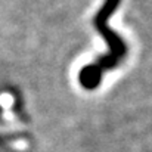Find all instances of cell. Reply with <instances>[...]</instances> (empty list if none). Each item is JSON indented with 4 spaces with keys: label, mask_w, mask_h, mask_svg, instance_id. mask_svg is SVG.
I'll return each instance as SVG.
<instances>
[{
    "label": "cell",
    "mask_w": 152,
    "mask_h": 152,
    "mask_svg": "<svg viewBox=\"0 0 152 152\" xmlns=\"http://www.w3.org/2000/svg\"><path fill=\"white\" fill-rule=\"evenodd\" d=\"M121 0H105L102 7L93 18L95 28L99 31L102 39L108 43L109 52L101 56L99 59H96L93 64L81 68L78 80L86 90H95L99 86L105 71L115 68L120 64V61L127 55V45L123 40V37L118 33H115L111 27H108V19L118 9Z\"/></svg>",
    "instance_id": "cell-1"
}]
</instances>
